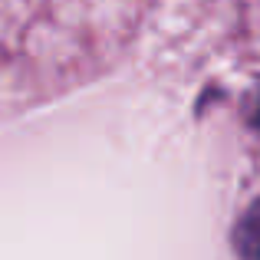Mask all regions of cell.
I'll list each match as a JSON object with an SVG mask.
<instances>
[{"label":"cell","instance_id":"cell-1","mask_svg":"<svg viewBox=\"0 0 260 260\" xmlns=\"http://www.w3.org/2000/svg\"><path fill=\"white\" fill-rule=\"evenodd\" d=\"M234 250L244 260H260V198L241 214V221H237Z\"/></svg>","mask_w":260,"mask_h":260}]
</instances>
